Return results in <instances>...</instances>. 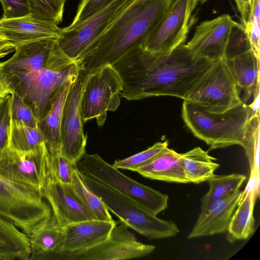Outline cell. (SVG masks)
I'll use <instances>...</instances> for the list:
<instances>
[{
  "mask_svg": "<svg viewBox=\"0 0 260 260\" xmlns=\"http://www.w3.org/2000/svg\"><path fill=\"white\" fill-rule=\"evenodd\" d=\"M214 61L196 56L183 44L166 54L139 47L126 53L112 66L122 81V98L138 100L171 96L184 100Z\"/></svg>",
  "mask_w": 260,
  "mask_h": 260,
  "instance_id": "1",
  "label": "cell"
},
{
  "mask_svg": "<svg viewBox=\"0 0 260 260\" xmlns=\"http://www.w3.org/2000/svg\"><path fill=\"white\" fill-rule=\"evenodd\" d=\"M171 0H135L76 60L90 72L112 65L131 50L143 47Z\"/></svg>",
  "mask_w": 260,
  "mask_h": 260,
  "instance_id": "2",
  "label": "cell"
},
{
  "mask_svg": "<svg viewBox=\"0 0 260 260\" xmlns=\"http://www.w3.org/2000/svg\"><path fill=\"white\" fill-rule=\"evenodd\" d=\"M253 112L249 104L245 103L224 113H215L183 101L181 115L193 135L206 143L210 149L238 145L246 153L248 149V123Z\"/></svg>",
  "mask_w": 260,
  "mask_h": 260,
  "instance_id": "3",
  "label": "cell"
},
{
  "mask_svg": "<svg viewBox=\"0 0 260 260\" xmlns=\"http://www.w3.org/2000/svg\"><path fill=\"white\" fill-rule=\"evenodd\" d=\"M83 175L88 185L101 199L108 210L128 228L150 240L172 237L179 233L177 225L173 221L157 217L133 200L92 177Z\"/></svg>",
  "mask_w": 260,
  "mask_h": 260,
  "instance_id": "4",
  "label": "cell"
},
{
  "mask_svg": "<svg viewBox=\"0 0 260 260\" xmlns=\"http://www.w3.org/2000/svg\"><path fill=\"white\" fill-rule=\"evenodd\" d=\"M76 164L83 175L133 200L154 215L168 207L167 194L127 177L97 153L85 152Z\"/></svg>",
  "mask_w": 260,
  "mask_h": 260,
  "instance_id": "5",
  "label": "cell"
},
{
  "mask_svg": "<svg viewBox=\"0 0 260 260\" xmlns=\"http://www.w3.org/2000/svg\"><path fill=\"white\" fill-rule=\"evenodd\" d=\"M51 214L42 191L0 175V216L29 236Z\"/></svg>",
  "mask_w": 260,
  "mask_h": 260,
  "instance_id": "6",
  "label": "cell"
},
{
  "mask_svg": "<svg viewBox=\"0 0 260 260\" xmlns=\"http://www.w3.org/2000/svg\"><path fill=\"white\" fill-rule=\"evenodd\" d=\"M183 101L215 113H224L243 103L225 58L213 62Z\"/></svg>",
  "mask_w": 260,
  "mask_h": 260,
  "instance_id": "7",
  "label": "cell"
},
{
  "mask_svg": "<svg viewBox=\"0 0 260 260\" xmlns=\"http://www.w3.org/2000/svg\"><path fill=\"white\" fill-rule=\"evenodd\" d=\"M122 83L111 64H107L88 72L85 78L80 100L83 122L95 119L102 126L108 111H115L120 103Z\"/></svg>",
  "mask_w": 260,
  "mask_h": 260,
  "instance_id": "8",
  "label": "cell"
},
{
  "mask_svg": "<svg viewBox=\"0 0 260 260\" xmlns=\"http://www.w3.org/2000/svg\"><path fill=\"white\" fill-rule=\"evenodd\" d=\"M79 70L75 62L61 71L43 68L7 73L13 90L30 106L39 120L55 92L66 81L76 77Z\"/></svg>",
  "mask_w": 260,
  "mask_h": 260,
  "instance_id": "9",
  "label": "cell"
},
{
  "mask_svg": "<svg viewBox=\"0 0 260 260\" xmlns=\"http://www.w3.org/2000/svg\"><path fill=\"white\" fill-rule=\"evenodd\" d=\"M197 3L196 0H171L143 47L153 53L166 54L184 44Z\"/></svg>",
  "mask_w": 260,
  "mask_h": 260,
  "instance_id": "10",
  "label": "cell"
},
{
  "mask_svg": "<svg viewBox=\"0 0 260 260\" xmlns=\"http://www.w3.org/2000/svg\"><path fill=\"white\" fill-rule=\"evenodd\" d=\"M49 157L46 143L29 150L7 146L0 152V175L42 191L48 173Z\"/></svg>",
  "mask_w": 260,
  "mask_h": 260,
  "instance_id": "11",
  "label": "cell"
},
{
  "mask_svg": "<svg viewBox=\"0 0 260 260\" xmlns=\"http://www.w3.org/2000/svg\"><path fill=\"white\" fill-rule=\"evenodd\" d=\"M135 0H114L82 23L72 29L63 28L57 40L64 53L76 60Z\"/></svg>",
  "mask_w": 260,
  "mask_h": 260,
  "instance_id": "12",
  "label": "cell"
},
{
  "mask_svg": "<svg viewBox=\"0 0 260 260\" xmlns=\"http://www.w3.org/2000/svg\"><path fill=\"white\" fill-rule=\"evenodd\" d=\"M88 73L79 67L78 75L71 85L65 101L60 124V154L75 163L86 152L87 137L83 128L80 100Z\"/></svg>",
  "mask_w": 260,
  "mask_h": 260,
  "instance_id": "13",
  "label": "cell"
},
{
  "mask_svg": "<svg viewBox=\"0 0 260 260\" xmlns=\"http://www.w3.org/2000/svg\"><path fill=\"white\" fill-rule=\"evenodd\" d=\"M57 39L34 41L17 47L14 54L2 62L7 73L27 72L43 68L61 71L75 62L62 50Z\"/></svg>",
  "mask_w": 260,
  "mask_h": 260,
  "instance_id": "14",
  "label": "cell"
},
{
  "mask_svg": "<svg viewBox=\"0 0 260 260\" xmlns=\"http://www.w3.org/2000/svg\"><path fill=\"white\" fill-rule=\"evenodd\" d=\"M155 246L138 241L128 226L116 222L107 239L87 250L73 255L67 260H123L146 256Z\"/></svg>",
  "mask_w": 260,
  "mask_h": 260,
  "instance_id": "15",
  "label": "cell"
},
{
  "mask_svg": "<svg viewBox=\"0 0 260 260\" xmlns=\"http://www.w3.org/2000/svg\"><path fill=\"white\" fill-rule=\"evenodd\" d=\"M116 222L89 219L64 226L62 239L50 260H67L100 244L108 238Z\"/></svg>",
  "mask_w": 260,
  "mask_h": 260,
  "instance_id": "16",
  "label": "cell"
},
{
  "mask_svg": "<svg viewBox=\"0 0 260 260\" xmlns=\"http://www.w3.org/2000/svg\"><path fill=\"white\" fill-rule=\"evenodd\" d=\"M234 22L227 14L203 21L196 27L192 38L185 45L198 57L211 60L224 58Z\"/></svg>",
  "mask_w": 260,
  "mask_h": 260,
  "instance_id": "17",
  "label": "cell"
},
{
  "mask_svg": "<svg viewBox=\"0 0 260 260\" xmlns=\"http://www.w3.org/2000/svg\"><path fill=\"white\" fill-rule=\"evenodd\" d=\"M42 193L50 207L52 214L60 225L66 226L92 219L75 194L71 184L59 182L48 172Z\"/></svg>",
  "mask_w": 260,
  "mask_h": 260,
  "instance_id": "18",
  "label": "cell"
},
{
  "mask_svg": "<svg viewBox=\"0 0 260 260\" xmlns=\"http://www.w3.org/2000/svg\"><path fill=\"white\" fill-rule=\"evenodd\" d=\"M63 31L56 24L32 17L0 19V34L16 48L23 44L47 39L59 38Z\"/></svg>",
  "mask_w": 260,
  "mask_h": 260,
  "instance_id": "19",
  "label": "cell"
},
{
  "mask_svg": "<svg viewBox=\"0 0 260 260\" xmlns=\"http://www.w3.org/2000/svg\"><path fill=\"white\" fill-rule=\"evenodd\" d=\"M244 190H238L201 211L187 238L213 235L227 231L232 215Z\"/></svg>",
  "mask_w": 260,
  "mask_h": 260,
  "instance_id": "20",
  "label": "cell"
},
{
  "mask_svg": "<svg viewBox=\"0 0 260 260\" xmlns=\"http://www.w3.org/2000/svg\"><path fill=\"white\" fill-rule=\"evenodd\" d=\"M238 88L243 91L241 100L247 103L259 95V63L251 49L225 58Z\"/></svg>",
  "mask_w": 260,
  "mask_h": 260,
  "instance_id": "21",
  "label": "cell"
},
{
  "mask_svg": "<svg viewBox=\"0 0 260 260\" xmlns=\"http://www.w3.org/2000/svg\"><path fill=\"white\" fill-rule=\"evenodd\" d=\"M76 77L66 81L57 90L39 120V126L45 136L50 155L60 153V124L63 106L71 85Z\"/></svg>",
  "mask_w": 260,
  "mask_h": 260,
  "instance_id": "22",
  "label": "cell"
},
{
  "mask_svg": "<svg viewBox=\"0 0 260 260\" xmlns=\"http://www.w3.org/2000/svg\"><path fill=\"white\" fill-rule=\"evenodd\" d=\"M135 172L152 180L188 183L183 169L181 154L168 147L149 163Z\"/></svg>",
  "mask_w": 260,
  "mask_h": 260,
  "instance_id": "23",
  "label": "cell"
},
{
  "mask_svg": "<svg viewBox=\"0 0 260 260\" xmlns=\"http://www.w3.org/2000/svg\"><path fill=\"white\" fill-rule=\"evenodd\" d=\"M64 231V226L60 225L51 214L28 236L31 250L28 260H50Z\"/></svg>",
  "mask_w": 260,
  "mask_h": 260,
  "instance_id": "24",
  "label": "cell"
},
{
  "mask_svg": "<svg viewBox=\"0 0 260 260\" xmlns=\"http://www.w3.org/2000/svg\"><path fill=\"white\" fill-rule=\"evenodd\" d=\"M255 191L244 190L234 211L227 230V239L230 242L248 239L255 230L253 209L256 199Z\"/></svg>",
  "mask_w": 260,
  "mask_h": 260,
  "instance_id": "25",
  "label": "cell"
},
{
  "mask_svg": "<svg viewBox=\"0 0 260 260\" xmlns=\"http://www.w3.org/2000/svg\"><path fill=\"white\" fill-rule=\"evenodd\" d=\"M30 252L28 236L0 216V259L28 260Z\"/></svg>",
  "mask_w": 260,
  "mask_h": 260,
  "instance_id": "26",
  "label": "cell"
},
{
  "mask_svg": "<svg viewBox=\"0 0 260 260\" xmlns=\"http://www.w3.org/2000/svg\"><path fill=\"white\" fill-rule=\"evenodd\" d=\"M182 162L189 183H200L212 177L219 165L208 152L197 147L181 154Z\"/></svg>",
  "mask_w": 260,
  "mask_h": 260,
  "instance_id": "27",
  "label": "cell"
},
{
  "mask_svg": "<svg viewBox=\"0 0 260 260\" xmlns=\"http://www.w3.org/2000/svg\"><path fill=\"white\" fill-rule=\"evenodd\" d=\"M71 185L75 194L92 219L114 221L105 205L88 185L83 174L77 167L73 170Z\"/></svg>",
  "mask_w": 260,
  "mask_h": 260,
  "instance_id": "28",
  "label": "cell"
},
{
  "mask_svg": "<svg viewBox=\"0 0 260 260\" xmlns=\"http://www.w3.org/2000/svg\"><path fill=\"white\" fill-rule=\"evenodd\" d=\"M247 177L243 174L214 175L207 182L208 191L201 199V211L207 209L212 204L239 190Z\"/></svg>",
  "mask_w": 260,
  "mask_h": 260,
  "instance_id": "29",
  "label": "cell"
},
{
  "mask_svg": "<svg viewBox=\"0 0 260 260\" xmlns=\"http://www.w3.org/2000/svg\"><path fill=\"white\" fill-rule=\"evenodd\" d=\"M46 143L40 127H30L11 120L8 146L19 150H29Z\"/></svg>",
  "mask_w": 260,
  "mask_h": 260,
  "instance_id": "30",
  "label": "cell"
},
{
  "mask_svg": "<svg viewBox=\"0 0 260 260\" xmlns=\"http://www.w3.org/2000/svg\"><path fill=\"white\" fill-rule=\"evenodd\" d=\"M240 14L242 24L247 34L251 50L260 60V0H253L250 6Z\"/></svg>",
  "mask_w": 260,
  "mask_h": 260,
  "instance_id": "31",
  "label": "cell"
},
{
  "mask_svg": "<svg viewBox=\"0 0 260 260\" xmlns=\"http://www.w3.org/2000/svg\"><path fill=\"white\" fill-rule=\"evenodd\" d=\"M26 1L32 17L57 25L62 21L65 2L63 0Z\"/></svg>",
  "mask_w": 260,
  "mask_h": 260,
  "instance_id": "32",
  "label": "cell"
},
{
  "mask_svg": "<svg viewBox=\"0 0 260 260\" xmlns=\"http://www.w3.org/2000/svg\"><path fill=\"white\" fill-rule=\"evenodd\" d=\"M168 147V141L158 142L147 149L129 157L115 161L113 166L117 169L134 171L149 163Z\"/></svg>",
  "mask_w": 260,
  "mask_h": 260,
  "instance_id": "33",
  "label": "cell"
},
{
  "mask_svg": "<svg viewBox=\"0 0 260 260\" xmlns=\"http://www.w3.org/2000/svg\"><path fill=\"white\" fill-rule=\"evenodd\" d=\"M11 96V120L27 126H38L39 120L30 106L14 90Z\"/></svg>",
  "mask_w": 260,
  "mask_h": 260,
  "instance_id": "34",
  "label": "cell"
},
{
  "mask_svg": "<svg viewBox=\"0 0 260 260\" xmlns=\"http://www.w3.org/2000/svg\"><path fill=\"white\" fill-rule=\"evenodd\" d=\"M77 164L68 159L61 154H49L48 172L59 182L71 184L72 173Z\"/></svg>",
  "mask_w": 260,
  "mask_h": 260,
  "instance_id": "35",
  "label": "cell"
},
{
  "mask_svg": "<svg viewBox=\"0 0 260 260\" xmlns=\"http://www.w3.org/2000/svg\"><path fill=\"white\" fill-rule=\"evenodd\" d=\"M250 49V43L244 27L242 24L234 21L230 33L225 58L231 57Z\"/></svg>",
  "mask_w": 260,
  "mask_h": 260,
  "instance_id": "36",
  "label": "cell"
},
{
  "mask_svg": "<svg viewBox=\"0 0 260 260\" xmlns=\"http://www.w3.org/2000/svg\"><path fill=\"white\" fill-rule=\"evenodd\" d=\"M114 0H82L78 7L76 14L71 24L66 29L75 28L91 16L101 11Z\"/></svg>",
  "mask_w": 260,
  "mask_h": 260,
  "instance_id": "37",
  "label": "cell"
},
{
  "mask_svg": "<svg viewBox=\"0 0 260 260\" xmlns=\"http://www.w3.org/2000/svg\"><path fill=\"white\" fill-rule=\"evenodd\" d=\"M11 100V94L0 100V152L8 145Z\"/></svg>",
  "mask_w": 260,
  "mask_h": 260,
  "instance_id": "38",
  "label": "cell"
},
{
  "mask_svg": "<svg viewBox=\"0 0 260 260\" xmlns=\"http://www.w3.org/2000/svg\"><path fill=\"white\" fill-rule=\"evenodd\" d=\"M3 8L2 18L9 19L29 14L26 0H0Z\"/></svg>",
  "mask_w": 260,
  "mask_h": 260,
  "instance_id": "39",
  "label": "cell"
},
{
  "mask_svg": "<svg viewBox=\"0 0 260 260\" xmlns=\"http://www.w3.org/2000/svg\"><path fill=\"white\" fill-rule=\"evenodd\" d=\"M13 90L11 81L4 69L3 62H0V98L11 94Z\"/></svg>",
  "mask_w": 260,
  "mask_h": 260,
  "instance_id": "40",
  "label": "cell"
},
{
  "mask_svg": "<svg viewBox=\"0 0 260 260\" xmlns=\"http://www.w3.org/2000/svg\"><path fill=\"white\" fill-rule=\"evenodd\" d=\"M16 47L0 34V59L14 52Z\"/></svg>",
  "mask_w": 260,
  "mask_h": 260,
  "instance_id": "41",
  "label": "cell"
},
{
  "mask_svg": "<svg viewBox=\"0 0 260 260\" xmlns=\"http://www.w3.org/2000/svg\"><path fill=\"white\" fill-rule=\"evenodd\" d=\"M240 13L249 8L253 0H234Z\"/></svg>",
  "mask_w": 260,
  "mask_h": 260,
  "instance_id": "42",
  "label": "cell"
},
{
  "mask_svg": "<svg viewBox=\"0 0 260 260\" xmlns=\"http://www.w3.org/2000/svg\"><path fill=\"white\" fill-rule=\"evenodd\" d=\"M208 1H209V0H201V3H205V2H207Z\"/></svg>",
  "mask_w": 260,
  "mask_h": 260,
  "instance_id": "43",
  "label": "cell"
},
{
  "mask_svg": "<svg viewBox=\"0 0 260 260\" xmlns=\"http://www.w3.org/2000/svg\"><path fill=\"white\" fill-rule=\"evenodd\" d=\"M197 2L198 3V2H201V0H196Z\"/></svg>",
  "mask_w": 260,
  "mask_h": 260,
  "instance_id": "44",
  "label": "cell"
},
{
  "mask_svg": "<svg viewBox=\"0 0 260 260\" xmlns=\"http://www.w3.org/2000/svg\"><path fill=\"white\" fill-rule=\"evenodd\" d=\"M2 99H3V98H2ZM1 99H1V98H0V100H1Z\"/></svg>",
  "mask_w": 260,
  "mask_h": 260,
  "instance_id": "45",
  "label": "cell"
},
{
  "mask_svg": "<svg viewBox=\"0 0 260 260\" xmlns=\"http://www.w3.org/2000/svg\"><path fill=\"white\" fill-rule=\"evenodd\" d=\"M64 2L66 1V0H63Z\"/></svg>",
  "mask_w": 260,
  "mask_h": 260,
  "instance_id": "46",
  "label": "cell"
}]
</instances>
